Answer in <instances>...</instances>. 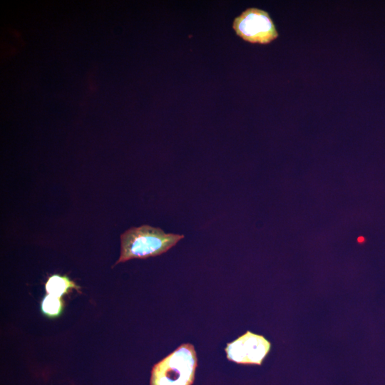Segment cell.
Returning <instances> with one entry per match:
<instances>
[{
    "mask_svg": "<svg viewBox=\"0 0 385 385\" xmlns=\"http://www.w3.org/2000/svg\"><path fill=\"white\" fill-rule=\"evenodd\" d=\"M183 238V235L165 233L147 225L133 227L120 235V255L115 264L160 255Z\"/></svg>",
    "mask_w": 385,
    "mask_h": 385,
    "instance_id": "cell-1",
    "label": "cell"
},
{
    "mask_svg": "<svg viewBox=\"0 0 385 385\" xmlns=\"http://www.w3.org/2000/svg\"><path fill=\"white\" fill-rule=\"evenodd\" d=\"M197 366L194 346L183 344L155 364L151 371L150 385H192Z\"/></svg>",
    "mask_w": 385,
    "mask_h": 385,
    "instance_id": "cell-2",
    "label": "cell"
},
{
    "mask_svg": "<svg viewBox=\"0 0 385 385\" xmlns=\"http://www.w3.org/2000/svg\"><path fill=\"white\" fill-rule=\"evenodd\" d=\"M233 29L243 40L251 43L268 44L279 34L269 14L257 8H249L237 16Z\"/></svg>",
    "mask_w": 385,
    "mask_h": 385,
    "instance_id": "cell-3",
    "label": "cell"
},
{
    "mask_svg": "<svg viewBox=\"0 0 385 385\" xmlns=\"http://www.w3.org/2000/svg\"><path fill=\"white\" fill-rule=\"evenodd\" d=\"M271 344L263 336L247 331L225 349L229 361L242 364L260 365L270 350Z\"/></svg>",
    "mask_w": 385,
    "mask_h": 385,
    "instance_id": "cell-4",
    "label": "cell"
},
{
    "mask_svg": "<svg viewBox=\"0 0 385 385\" xmlns=\"http://www.w3.org/2000/svg\"><path fill=\"white\" fill-rule=\"evenodd\" d=\"M71 288H76V285L66 276L52 275L48 279L46 283L47 294L58 297H61Z\"/></svg>",
    "mask_w": 385,
    "mask_h": 385,
    "instance_id": "cell-5",
    "label": "cell"
},
{
    "mask_svg": "<svg viewBox=\"0 0 385 385\" xmlns=\"http://www.w3.org/2000/svg\"><path fill=\"white\" fill-rule=\"evenodd\" d=\"M62 302L60 297L47 294L42 301L41 309L43 313L49 316H56L61 312Z\"/></svg>",
    "mask_w": 385,
    "mask_h": 385,
    "instance_id": "cell-6",
    "label": "cell"
}]
</instances>
